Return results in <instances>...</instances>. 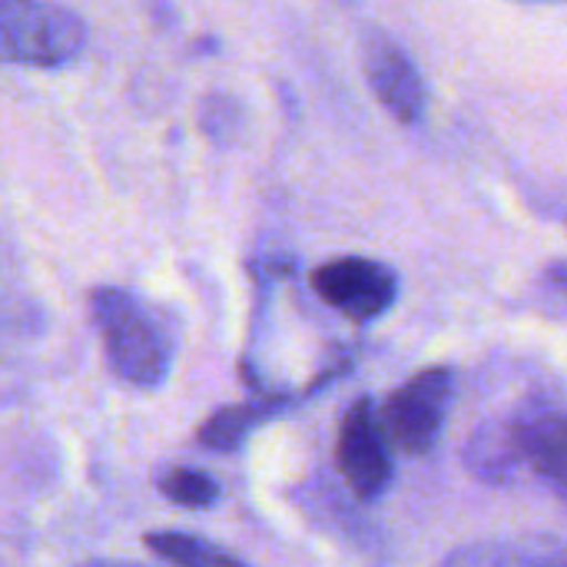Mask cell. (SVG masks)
<instances>
[{"mask_svg": "<svg viewBox=\"0 0 567 567\" xmlns=\"http://www.w3.org/2000/svg\"><path fill=\"white\" fill-rule=\"evenodd\" d=\"M90 319L100 332L110 372L133 389H159L173 365V329L143 296L100 286L90 292Z\"/></svg>", "mask_w": 567, "mask_h": 567, "instance_id": "cell-1", "label": "cell"}, {"mask_svg": "<svg viewBox=\"0 0 567 567\" xmlns=\"http://www.w3.org/2000/svg\"><path fill=\"white\" fill-rule=\"evenodd\" d=\"M86 50V23L63 3L0 0V63L56 70Z\"/></svg>", "mask_w": 567, "mask_h": 567, "instance_id": "cell-2", "label": "cell"}, {"mask_svg": "<svg viewBox=\"0 0 567 567\" xmlns=\"http://www.w3.org/2000/svg\"><path fill=\"white\" fill-rule=\"evenodd\" d=\"M452 389H455V375L445 365L425 369L409 382H402L385 399V409L379 415L389 442L409 455H429L442 435L452 405Z\"/></svg>", "mask_w": 567, "mask_h": 567, "instance_id": "cell-3", "label": "cell"}, {"mask_svg": "<svg viewBox=\"0 0 567 567\" xmlns=\"http://www.w3.org/2000/svg\"><path fill=\"white\" fill-rule=\"evenodd\" d=\"M312 292L352 322L385 316L399 299V276L392 266L365 256H339L322 262L312 276Z\"/></svg>", "mask_w": 567, "mask_h": 567, "instance_id": "cell-4", "label": "cell"}, {"mask_svg": "<svg viewBox=\"0 0 567 567\" xmlns=\"http://www.w3.org/2000/svg\"><path fill=\"white\" fill-rule=\"evenodd\" d=\"M336 465L346 485L362 502H372L389 488L392 455H389V439L382 432L372 399H355L346 409L342 425H339V442H336Z\"/></svg>", "mask_w": 567, "mask_h": 567, "instance_id": "cell-5", "label": "cell"}, {"mask_svg": "<svg viewBox=\"0 0 567 567\" xmlns=\"http://www.w3.org/2000/svg\"><path fill=\"white\" fill-rule=\"evenodd\" d=\"M362 70L369 80V90L385 106L389 116H395L402 126L422 123L429 110V86L415 60L399 47L389 33L369 30L362 40Z\"/></svg>", "mask_w": 567, "mask_h": 567, "instance_id": "cell-6", "label": "cell"}, {"mask_svg": "<svg viewBox=\"0 0 567 567\" xmlns=\"http://www.w3.org/2000/svg\"><path fill=\"white\" fill-rule=\"evenodd\" d=\"M512 429L525 465L551 485L567 505V412L565 409H525L512 415Z\"/></svg>", "mask_w": 567, "mask_h": 567, "instance_id": "cell-7", "label": "cell"}, {"mask_svg": "<svg viewBox=\"0 0 567 567\" xmlns=\"http://www.w3.org/2000/svg\"><path fill=\"white\" fill-rule=\"evenodd\" d=\"M439 567H567V542L555 535L475 542L452 551Z\"/></svg>", "mask_w": 567, "mask_h": 567, "instance_id": "cell-8", "label": "cell"}, {"mask_svg": "<svg viewBox=\"0 0 567 567\" xmlns=\"http://www.w3.org/2000/svg\"><path fill=\"white\" fill-rule=\"evenodd\" d=\"M465 465H468L482 482H492V485L515 482V475H518L522 468H528V465H525V458H522V449H518L512 419H505V422H485V425L472 435V442H468Z\"/></svg>", "mask_w": 567, "mask_h": 567, "instance_id": "cell-9", "label": "cell"}, {"mask_svg": "<svg viewBox=\"0 0 567 567\" xmlns=\"http://www.w3.org/2000/svg\"><path fill=\"white\" fill-rule=\"evenodd\" d=\"M282 409H286V399H259V402L226 405L199 425L196 439H199V445H206L213 452H236L262 422H269Z\"/></svg>", "mask_w": 567, "mask_h": 567, "instance_id": "cell-10", "label": "cell"}, {"mask_svg": "<svg viewBox=\"0 0 567 567\" xmlns=\"http://www.w3.org/2000/svg\"><path fill=\"white\" fill-rule=\"evenodd\" d=\"M143 545L173 567H246L219 545L189 532H150Z\"/></svg>", "mask_w": 567, "mask_h": 567, "instance_id": "cell-11", "label": "cell"}, {"mask_svg": "<svg viewBox=\"0 0 567 567\" xmlns=\"http://www.w3.org/2000/svg\"><path fill=\"white\" fill-rule=\"evenodd\" d=\"M159 492L179 505V508H189V512H199V508H213L219 502V485L213 475L199 472V468H169L163 478H159Z\"/></svg>", "mask_w": 567, "mask_h": 567, "instance_id": "cell-12", "label": "cell"}, {"mask_svg": "<svg viewBox=\"0 0 567 567\" xmlns=\"http://www.w3.org/2000/svg\"><path fill=\"white\" fill-rule=\"evenodd\" d=\"M203 130L213 136V140H223L229 130H236V103L226 100V96H206V106H203Z\"/></svg>", "mask_w": 567, "mask_h": 567, "instance_id": "cell-13", "label": "cell"}, {"mask_svg": "<svg viewBox=\"0 0 567 567\" xmlns=\"http://www.w3.org/2000/svg\"><path fill=\"white\" fill-rule=\"evenodd\" d=\"M548 279L561 289V292H567V259H561V262H551V269H548Z\"/></svg>", "mask_w": 567, "mask_h": 567, "instance_id": "cell-14", "label": "cell"}, {"mask_svg": "<svg viewBox=\"0 0 567 567\" xmlns=\"http://www.w3.org/2000/svg\"><path fill=\"white\" fill-rule=\"evenodd\" d=\"M76 567H143V565H133V561H116V558H100V561H86V565H76Z\"/></svg>", "mask_w": 567, "mask_h": 567, "instance_id": "cell-15", "label": "cell"}]
</instances>
